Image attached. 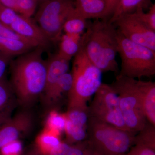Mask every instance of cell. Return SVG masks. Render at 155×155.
<instances>
[{"instance_id": "1", "label": "cell", "mask_w": 155, "mask_h": 155, "mask_svg": "<svg viewBox=\"0 0 155 155\" xmlns=\"http://www.w3.org/2000/svg\"><path fill=\"white\" fill-rule=\"evenodd\" d=\"M40 47L18 56L11 61L9 80L18 105L28 110L41 97L46 84V60Z\"/></svg>"}, {"instance_id": "2", "label": "cell", "mask_w": 155, "mask_h": 155, "mask_svg": "<svg viewBox=\"0 0 155 155\" xmlns=\"http://www.w3.org/2000/svg\"><path fill=\"white\" fill-rule=\"evenodd\" d=\"M117 29L108 20L96 19L88 23L81 37V48L95 66L103 72L119 74Z\"/></svg>"}, {"instance_id": "3", "label": "cell", "mask_w": 155, "mask_h": 155, "mask_svg": "<svg viewBox=\"0 0 155 155\" xmlns=\"http://www.w3.org/2000/svg\"><path fill=\"white\" fill-rule=\"evenodd\" d=\"M72 87L67 94V109H88L87 102L102 83V72L82 49L73 58Z\"/></svg>"}, {"instance_id": "4", "label": "cell", "mask_w": 155, "mask_h": 155, "mask_svg": "<svg viewBox=\"0 0 155 155\" xmlns=\"http://www.w3.org/2000/svg\"><path fill=\"white\" fill-rule=\"evenodd\" d=\"M87 132L88 147L97 155L125 154L134 144V134L92 116H89Z\"/></svg>"}, {"instance_id": "5", "label": "cell", "mask_w": 155, "mask_h": 155, "mask_svg": "<svg viewBox=\"0 0 155 155\" xmlns=\"http://www.w3.org/2000/svg\"><path fill=\"white\" fill-rule=\"evenodd\" d=\"M116 38L118 54L121 60L118 75L139 79L153 77L155 51L125 38L117 29Z\"/></svg>"}, {"instance_id": "6", "label": "cell", "mask_w": 155, "mask_h": 155, "mask_svg": "<svg viewBox=\"0 0 155 155\" xmlns=\"http://www.w3.org/2000/svg\"><path fill=\"white\" fill-rule=\"evenodd\" d=\"M110 85L119 97L120 109L126 126L136 134L147 122L143 110L137 79L118 75Z\"/></svg>"}, {"instance_id": "7", "label": "cell", "mask_w": 155, "mask_h": 155, "mask_svg": "<svg viewBox=\"0 0 155 155\" xmlns=\"http://www.w3.org/2000/svg\"><path fill=\"white\" fill-rule=\"evenodd\" d=\"M74 7V0H47L40 5L34 21L50 42L59 41L64 22Z\"/></svg>"}, {"instance_id": "8", "label": "cell", "mask_w": 155, "mask_h": 155, "mask_svg": "<svg viewBox=\"0 0 155 155\" xmlns=\"http://www.w3.org/2000/svg\"><path fill=\"white\" fill-rule=\"evenodd\" d=\"M94 95L91 104L88 106L89 116L133 133L125 124L120 109L119 97L110 84L102 83Z\"/></svg>"}, {"instance_id": "9", "label": "cell", "mask_w": 155, "mask_h": 155, "mask_svg": "<svg viewBox=\"0 0 155 155\" xmlns=\"http://www.w3.org/2000/svg\"><path fill=\"white\" fill-rule=\"evenodd\" d=\"M114 24L125 38L155 51V31L143 24L135 12L120 17Z\"/></svg>"}, {"instance_id": "10", "label": "cell", "mask_w": 155, "mask_h": 155, "mask_svg": "<svg viewBox=\"0 0 155 155\" xmlns=\"http://www.w3.org/2000/svg\"><path fill=\"white\" fill-rule=\"evenodd\" d=\"M34 123L32 114L24 109L0 125V149L29 134Z\"/></svg>"}, {"instance_id": "11", "label": "cell", "mask_w": 155, "mask_h": 155, "mask_svg": "<svg viewBox=\"0 0 155 155\" xmlns=\"http://www.w3.org/2000/svg\"><path fill=\"white\" fill-rule=\"evenodd\" d=\"M10 28L20 36L36 44L44 49L47 48L51 43L38 25L31 18L19 14Z\"/></svg>"}, {"instance_id": "12", "label": "cell", "mask_w": 155, "mask_h": 155, "mask_svg": "<svg viewBox=\"0 0 155 155\" xmlns=\"http://www.w3.org/2000/svg\"><path fill=\"white\" fill-rule=\"evenodd\" d=\"M69 62L58 54H51L46 60V80L44 91L41 96L44 105L46 103L59 78L68 72Z\"/></svg>"}, {"instance_id": "13", "label": "cell", "mask_w": 155, "mask_h": 155, "mask_svg": "<svg viewBox=\"0 0 155 155\" xmlns=\"http://www.w3.org/2000/svg\"><path fill=\"white\" fill-rule=\"evenodd\" d=\"M18 105L10 82L5 77L0 81V125L11 119Z\"/></svg>"}, {"instance_id": "14", "label": "cell", "mask_w": 155, "mask_h": 155, "mask_svg": "<svg viewBox=\"0 0 155 155\" xmlns=\"http://www.w3.org/2000/svg\"><path fill=\"white\" fill-rule=\"evenodd\" d=\"M137 84L147 122L155 126V83L137 79Z\"/></svg>"}, {"instance_id": "15", "label": "cell", "mask_w": 155, "mask_h": 155, "mask_svg": "<svg viewBox=\"0 0 155 155\" xmlns=\"http://www.w3.org/2000/svg\"><path fill=\"white\" fill-rule=\"evenodd\" d=\"M75 8L87 19H105L104 0H74Z\"/></svg>"}, {"instance_id": "16", "label": "cell", "mask_w": 155, "mask_h": 155, "mask_svg": "<svg viewBox=\"0 0 155 155\" xmlns=\"http://www.w3.org/2000/svg\"><path fill=\"white\" fill-rule=\"evenodd\" d=\"M72 83L71 72H67L62 75L56 84L52 92L45 107L48 110L56 108L57 106L66 94H68L71 88Z\"/></svg>"}, {"instance_id": "17", "label": "cell", "mask_w": 155, "mask_h": 155, "mask_svg": "<svg viewBox=\"0 0 155 155\" xmlns=\"http://www.w3.org/2000/svg\"><path fill=\"white\" fill-rule=\"evenodd\" d=\"M81 37L82 35H62L59 41L58 54L70 61L81 49Z\"/></svg>"}, {"instance_id": "18", "label": "cell", "mask_w": 155, "mask_h": 155, "mask_svg": "<svg viewBox=\"0 0 155 155\" xmlns=\"http://www.w3.org/2000/svg\"><path fill=\"white\" fill-rule=\"evenodd\" d=\"M151 0H119L114 13L109 19L114 23L117 19L125 14L134 13L139 10L149 8L152 5Z\"/></svg>"}, {"instance_id": "19", "label": "cell", "mask_w": 155, "mask_h": 155, "mask_svg": "<svg viewBox=\"0 0 155 155\" xmlns=\"http://www.w3.org/2000/svg\"><path fill=\"white\" fill-rule=\"evenodd\" d=\"M87 20L74 7L64 22L63 32L66 34L82 35L88 26Z\"/></svg>"}, {"instance_id": "20", "label": "cell", "mask_w": 155, "mask_h": 155, "mask_svg": "<svg viewBox=\"0 0 155 155\" xmlns=\"http://www.w3.org/2000/svg\"><path fill=\"white\" fill-rule=\"evenodd\" d=\"M38 47L32 43L0 36V52L14 57Z\"/></svg>"}, {"instance_id": "21", "label": "cell", "mask_w": 155, "mask_h": 155, "mask_svg": "<svg viewBox=\"0 0 155 155\" xmlns=\"http://www.w3.org/2000/svg\"><path fill=\"white\" fill-rule=\"evenodd\" d=\"M66 120L74 125L87 128L89 111L88 109L73 108L67 109L64 114Z\"/></svg>"}, {"instance_id": "22", "label": "cell", "mask_w": 155, "mask_h": 155, "mask_svg": "<svg viewBox=\"0 0 155 155\" xmlns=\"http://www.w3.org/2000/svg\"><path fill=\"white\" fill-rule=\"evenodd\" d=\"M64 131L66 133L68 143L70 144L83 141L87 137L86 127L74 125L66 120Z\"/></svg>"}, {"instance_id": "23", "label": "cell", "mask_w": 155, "mask_h": 155, "mask_svg": "<svg viewBox=\"0 0 155 155\" xmlns=\"http://www.w3.org/2000/svg\"><path fill=\"white\" fill-rule=\"evenodd\" d=\"M138 132L134 137V144H144L155 148V126L147 122Z\"/></svg>"}, {"instance_id": "24", "label": "cell", "mask_w": 155, "mask_h": 155, "mask_svg": "<svg viewBox=\"0 0 155 155\" xmlns=\"http://www.w3.org/2000/svg\"><path fill=\"white\" fill-rule=\"evenodd\" d=\"M38 146L45 154V152L47 154L50 150L61 143L58 138V134L49 129L42 134L38 138Z\"/></svg>"}, {"instance_id": "25", "label": "cell", "mask_w": 155, "mask_h": 155, "mask_svg": "<svg viewBox=\"0 0 155 155\" xmlns=\"http://www.w3.org/2000/svg\"><path fill=\"white\" fill-rule=\"evenodd\" d=\"M37 5L35 0H16V12L23 17L31 18L35 13Z\"/></svg>"}, {"instance_id": "26", "label": "cell", "mask_w": 155, "mask_h": 155, "mask_svg": "<svg viewBox=\"0 0 155 155\" xmlns=\"http://www.w3.org/2000/svg\"><path fill=\"white\" fill-rule=\"evenodd\" d=\"M143 24L152 30L155 31V4H152L147 13L143 10L134 12Z\"/></svg>"}, {"instance_id": "27", "label": "cell", "mask_w": 155, "mask_h": 155, "mask_svg": "<svg viewBox=\"0 0 155 155\" xmlns=\"http://www.w3.org/2000/svg\"><path fill=\"white\" fill-rule=\"evenodd\" d=\"M65 123V115L53 113L48 120L49 130L59 134L61 131L64 130Z\"/></svg>"}, {"instance_id": "28", "label": "cell", "mask_w": 155, "mask_h": 155, "mask_svg": "<svg viewBox=\"0 0 155 155\" xmlns=\"http://www.w3.org/2000/svg\"><path fill=\"white\" fill-rule=\"evenodd\" d=\"M18 14L16 11L0 4V22L9 28Z\"/></svg>"}, {"instance_id": "29", "label": "cell", "mask_w": 155, "mask_h": 155, "mask_svg": "<svg viewBox=\"0 0 155 155\" xmlns=\"http://www.w3.org/2000/svg\"><path fill=\"white\" fill-rule=\"evenodd\" d=\"M132 146L127 155H155V148L146 145L135 143Z\"/></svg>"}, {"instance_id": "30", "label": "cell", "mask_w": 155, "mask_h": 155, "mask_svg": "<svg viewBox=\"0 0 155 155\" xmlns=\"http://www.w3.org/2000/svg\"><path fill=\"white\" fill-rule=\"evenodd\" d=\"M0 36L8 38L14 39L29 42L32 43L36 45L37 46L39 47L36 44L20 36L18 34L16 33L15 31L12 30L11 28H9L8 26L5 25L1 22H0Z\"/></svg>"}, {"instance_id": "31", "label": "cell", "mask_w": 155, "mask_h": 155, "mask_svg": "<svg viewBox=\"0 0 155 155\" xmlns=\"http://www.w3.org/2000/svg\"><path fill=\"white\" fill-rule=\"evenodd\" d=\"M87 146V141L84 140L71 145L67 155H84Z\"/></svg>"}, {"instance_id": "32", "label": "cell", "mask_w": 155, "mask_h": 155, "mask_svg": "<svg viewBox=\"0 0 155 155\" xmlns=\"http://www.w3.org/2000/svg\"><path fill=\"white\" fill-rule=\"evenodd\" d=\"M13 57L0 52V81L5 77L7 68L12 61Z\"/></svg>"}, {"instance_id": "33", "label": "cell", "mask_w": 155, "mask_h": 155, "mask_svg": "<svg viewBox=\"0 0 155 155\" xmlns=\"http://www.w3.org/2000/svg\"><path fill=\"white\" fill-rule=\"evenodd\" d=\"M17 141L13 142L2 148L3 155H17L21 150V145Z\"/></svg>"}, {"instance_id": "34", "label": "cell", "mask_w": 155, "mask_h": 155, "mask_svg": "<svg viewBox=\"0 0 155 155\" xmlns=\"http://www.w3.org/2000/svg\"><path fill=\"white\" fill-rule=\"evenodd\" d=\"M71 144L68 143L61 142L58 145L50 150L48 155H67Z\"/></svg>"}, {"instance_id": "35", "label": "cell", "mask_w": 155, "mask_h": 155, "mask_svg": "<svg viewBox=\"0 0 155 155\" xmlns=\"http://www.w3.org/2000/svg\"><path fill=\"white\" fill-rule=\"evenodd\" d=\"M119 0H104L106 5L105 19L110 18Z\"/></svg>"}, {"instance_id": "36", "label": "cell", "mask_w": 155, "mask_h": 155, "mask_svg": "<svg viewBox=\"0 0 155 155\" xmlns=\"http://www.w3.org/2000/svg\"><path fill=\"white\" fill-rule=\"evenodd\" d=\"M22 155H45L38 145L32 146Z\"/></svg>"}, {"instance_id": "37", "label": "cell", "mask_w": 155, "mask_h": 155, "mask_svg": "<svg viewBox=\"0 0 155 155\" xmlns=\"http://www.w3.org/2000/svg\"><path fill=\"white\" fill-rule=\"evenodd\" d=\"M0 4L16 12V0H0Z\"/></svg>"}, {"instance_id": "38", "label": "cell", "mask_w": 155, "mask_h": 155, "mask_svg": "<svg viewBox=\"0 0 155 155\" xmlns=\"http://www.w3.org/2000/svg\"><path fill=\"white\" fill-rule=\"evenodd\" d=\"M84 155H97L91 150L87 146V148L86 150H85V153H84Z\"/></svg>"}, {"instance_id": "39", "label": "cell", "mask_w": 155, "mask_h": 155, "mask_svg": "<svg viewBox=\"0 0 155 155\" xmlns=\"http://www.w3.org/2000/svg\"><path fill=\"white\" fill-rule=\"evenodd\" d=\"M35 1H36L38 5V4L41 5L42 3L44 2L47 1V0H35Z\"/></svg>"}, {"instance_id": "40", "label": "cell", "mask_w": 155, "mask_h": 155, "mask_svg": "<svg viewBox=\"0 0 155 155\" xmlns=\"http://www.w3.org/2000/svg\"><path fill=\"white\" fill-rule=\"evenodd\" d=\"M123 155H127V153L125 154H124Z\"/></svg>"}]
</instances>
